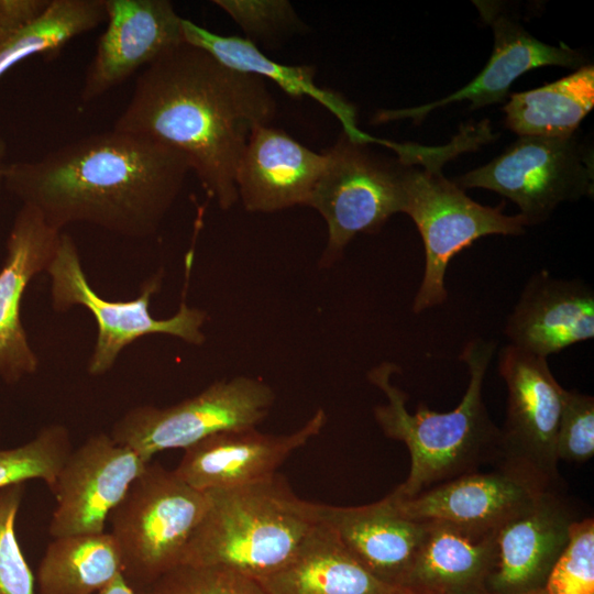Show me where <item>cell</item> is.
I'll use <instances>...</instances> for the list:
<instances>
[{"mask_svg": "<svg viewBox=\"0 0 594 594\" xmlns=\"http://www.w3.org/2000/svg\"><path fill=\"white\" fill-rule=\"evenodd\" d=\"M275 113L263 78L184 42L138 77L113 129L184 154L207 196L228 210L239 201L237 169L250 136Z\"/></svg>", "mask_w": 594, "mask_h": 594, "instance_id": "6da1fadb", "label": "cell"}, {"mask_svg": "<svg viewBox=\"0 0 594 594\" xmlns=\"http://www.w3.org/2000/svg\"><path fill=\"white\" fill-rule=\"evenodd\" d=\"M189 170L180 152L112 129L7 164L3 185L59 231L84 222L142 239L158 230Z\"/></svg>", "mask_w": 594, "mask_h": 594, "instance_id": "7a4b0ae2", "label": "cell"}, {"mask_svg": "<svg viewBox=\"0 0 594 594\" xmlns=\"http://www.w3.org/2000/svg\"><path fill=\"white\" fill-rule=\"evenodd\" d=\"M496 345V341L481 338L465 344L459 360L468 366L469 385L460 404L447 413L430 410L424 402L414 414L409 413L408 395L392 383L398 366L384 362L370 370L369 381L387 399L374 408L375 420L387 438L404 442L410 454L409 474L389 496L410 498L477 472L482 465L499 463L501 430L491 419L482 396Z\"/></svg>", "mask_w": 594, "mask_h": 594, "instance_id": "3957f363", "label": "cell"}, {"mask_svg": "<svg viewBox=\"0 0 594 594\" xmlns=\"http://www.w3.org/2000/svg\"><path fill=\"white\" fill-rule=\"evenodd\" d=\"M208 494L180 564L220 566L258 581L285 565L320 521L321 504L299 498L278 474Z\"/></svg>", "mask_w": 594, "mask_h": 594, "instance_id": "277c9868", "label": "cell"}, {"mask_svg": "<svg viewBox=\"0 0 594 594\" xmlns=\"http://www.w3.org/2000/svg\"><path fill=\"white\" fill-rule=\"evenodd\" d=\"M209 505L160 463L146 464L109 515L122 575L138 592L182 563L187 543Z\"/></svg>", "mask_w": 594, "mask_h": 594, "instance_id": "5b68a950", "label": "cell"}, {"mask_svg": "<svg viewBox=\"0 0 594 594\" xmlns=\"http://www.w3.org/2000/svg\"><path fill=\"white\" fill-rule=\"evenodd\" d=\"M441 168L440 164H411L406 175L404 213L416 224L425 250L424 275L413 301L415 314L447 300L446 273L457 254L480 238L521 235L528 227L519 213H504L505 201L491 207L471 199Z\"/></svg>", "mask_w": 594, "mask_h": 594, "instance_id": "8992f818", "label": "cell"}, {"mask_svg": "<svg viewBox=\"0 0 594 594\" xmlns=\"http://www.w3.org/2000/svg\"><path fill=\"white\" fill-rule=\"evenodd\" d=\"M51 277L52 307L65 312L81 306L94 316L98 333L88 362V373L100 376L109 372L121 352L148 334H166L193 345L206 341L202 328L208 314L189 307L185 297L178 311L166 319H156L150 311L152 297L163 283V271L144 282L140 295L131 300L112 301L102 298L88 282L79 252L70 235L62 233L56 253L46 271Z\"/></svg>", "mask_w": 594, "mask_h": 594, "instance_id": "52a82bcc", "label": "cell"}, {"mask_svg": "<svg viewBox=\"0 0 594 594\" xmlns=\"http://www.w3.org/2000/svg\"><path fill=\"white\" fill-rule=\"evenodd\" d=\"M366 145L343 132L324 153L326 167L307 204L328 227L319 261L322 267L339 261L358 234L375 233L393 215L404 212L406 175L411 164L382 158Z\"/></svg>", "mask_w": 594, "mask_h": 594, "instance_id": "ba28073f", "label": "cell"}, {"mask_svg": "<svg viewBox=\"0 0 594 594\" xmlns=\"http://www.w3.org/2000/svg\"><path fill=\"white\" fill-rule=\"evenodd\" d=\"M515 202L527 226L546 221L562 202L594 195L592 146L569 138L519 136L503 153L455 180Z\"/></svg>", "mask_w": 594, "mask_h": 594, "instance_id": "9c48e42d", "label": "cell"}, {"mask_svg": "<svg viewBox=\"0 0 594 594\" xmlns=\"http://www.w3.org/2000/svg\"><path fill=\"white\" fill-rule=\"evenodd\" d=\"M274 402L275 393L265 382L235 376L168 407L135 406L114 422L110 436L150 462L164 450H185L218 432L256 427Z\"/></svg>", "mask_w": 594, "mask_h": 594, "instance_id": "30bf717a", "label": "cell"}, {"mask_svg": "<svg viewBox=\"0 0 594 594\" xmlns=\"http://www.w3.org/2000/svg\"><path fill=\"white\" fill-rule=\"evenodd\" d=\"M498 372L507 388L501 430V460L541 491L563 490L556 453L564 388L548 361L510 344L498 353Z\"/></svg>", "mask_w": 594, "mask_h": 594, "instance_id": "8fae6325", "label": "cell"}, {"mask_svg": "<svg viewBox=\"0 0 594 594\" xmlns=\"http://www.w3.org/2000/svg\"><path fill=\"white\" fill-rule=\"evenodd\" d=\"M473 3L494 35L493 52L482 72L469 84L442 99L413 108L380 110L372 122L385 123L406 119L421 122L431 111L463 100L470 101V110H477L505 101L515 80L531 69L559 66L575 70L590 64L581 51L563 42L554 46L531 35L517 16L499 2L476 0Z\"/></svg>", "mask_w": 594, "mask_h": 594, "instance_id": "7c38bea8", "label": "cell"}, {"mask_svg": "<svg viewBox=\"0 0 594 594\" xmlns=\"http://www.w3.org/2000/svg\"><path fill=\"white\" fill-rule=\"evenodd\" d=\"M147 463L108 433L90 436L70 452L50 488L56 501L51 536L103 532L110 513Z\"/></svg>", "mask_w": 594, "mask_h": 594, "instance_id": "4fadbf2b", "label": "cell"}, {"mask_svg": "<svg viewBox=\"0 0 594 594\" xmlns=\"http://www.w3.org/2000/svg\"><path fill=\"white\" fill-rule=\"evenodd\" d=\"M105 8L107 28L86 73L82 102L105 95L185 42L183 18L167 0H105Z\"/></svg>", "mask_w": 594, "mask_h": 594, "instance_id": "5bb4252c", "label": "cell"}, {"mask_svg": "<svg viewBox=\"0 0 594 594\" xmlns=\"http://www.w3.org/2000/svg\"><path fill=\"white\" fill-rule=\"evenodd\" d=\"M327 422L318 409L298 430L264 433L256 427L211 435L186 448L174 470L191 487L208 492L254 484L274 476L297 449L320 433Z\"/></svg>", "mask_w": 594, "mask_h": 594, "instance_id": "9a60e30c", "label": "cell"}, {"mask_svg": "<svg viewBox=\"0 0 594 594\" xmlns=\"http://www.w3.org/2000/svg\"><path fill=\"white\" fill-rule=\"evenodd\" d=\"M61 235L32 207L22 205L14 217L0 268V378L8 384L37 371L21 319L22 300L32 279L47 271Z\"/></svg>", "mask_w": 594, "mask_h": 594, "instance_id": "2e32d148", "label": "cell"}, {"mask_svg": "<svg viewBox=\"0 0 594 594\" xmlns=\"http://www.w3.org/2000/svg\"><path fill=\"white\" fill-rule=\"evenodd\" d=\"M579 519L563 490L547 491L496 534V560L488 592L519 594L543 588Z\"/></svg>", "mask_w": 594, "mask_h": 594, "instance_id": "e0dca14e", "label": "cell"}, {"mask_svg": "<svg viewBox=\"0 0 594 594\" xmlns=\"http://www.w3.org/2000/svg\"><path fill=\"white\" fill-rule=\"evenodd\" d=\"M516 471L494 466L433 486L406 499L386 496L400 516L414 521H443L498 530L542 494Z\"/></svg>", "mask_w": 594, "mask_h": 594, "instance_id": "ac0fdd59", "label": "cell"}, {"mask_svg": "<svg viewBox=\"0 0 594 594\" xmlns=\"http://www.w3.org/2000/svg\"><path fill=\"white\" fill-rule=\"evenodd\" d=\"M504 334L530 354L549 355L594 338V290L581 278L534 273L509 314Z\"/></svg>", "mask_w": 594, "mask_h": 594, "instance_id": "d6986e66", "label": "cell"}, {"mask_svg": "<svg viewBox=\"0 0 594 594\" xmlns=\"http://www.w3.org/2000/svg\"><path fill=\"white\" fill-rule=\"evenodd\" d=\"M327 163L285 132L270 125L250 136L237 169L239 200L251 212L307 205Z\"/></svg>", "mask_w": 594, "mask_h": 594, "instance_id": "ffe728a7", "label": "cell"}, {"mask_svg": "<svg viewBox=\"0 0 594 594\" xmlns=\"http://www.w3.org/2000/svg\"><path fill=\"white\" fill-rule=\"evenodd\" d=\"M322 520L353 558L378 580L404 588L428 521L407 519L386 497L362 506H320ZM405 590V588H404Z\"/></svg>", "mask_w": 594, "mask_h": 594, "instance_id": "44dd1931", "label": "cell"}, {"mask_svg": "<svg viewBox=\"0 0 594 594\" xmlns=\"http://www.w3.org/2000/svg\"><path fill=\"white\" fill-rule=\"evenodd\" d=\"M428 522L404 588L414 594H488L497 530Z\"/></svg>", "mask_w": 594, "mask_h": 594, "instance_id": "7402d4cb", "label": "cell"}, {"mask_svg": "<svg viewBox=\"0 0 594 594\" xmlns=\"http://www.w3.org/2000/svg\"><path fill=\"white\" fill-rule=\"evenodd\" d=\"M271 594H408L362 566L322 520L310 531L294 557L258 580Z\"/></svg>", "mask_w": 594, "mask_h": 594, "instance_id": "603a6c76", "label": "cell"}, {"mask_svg": "<svg viewBox=\"0 0 594 594\" xmlns=\"http://www.w3.org/2000/svg\"><path fill=\"white\" fill-rule=\"evenodd\" d=\"M182 30L186 43L202 48L228 68L271 79L292 97L315 99L339 119L343 132L352 141L386 146L387 140L371 136L358 128L356 111L351 103L339 94L316 85L312 66L276 63L249 38L222 36L186 19L182 21Z\"/></svg>", "mask_w": 594, "mask_h": 594, "instance_id": "cb8c5ba5", "label": "cell"}, {"mask_svg": "<svg viewBox=\"0 0 594 594\" xmlns=\"http://www.w3.org/2000/svg\"><path fill=\"white\" fill-rule=\"evenodd\" d=\"M594 107V66L584 65L553 82L509 94L505 125L519 136L569 138Z\"/></svg>", "mask_w": 594, "mask_h": 594, "instance_id": "d4e9b609", "label": "cell"}, {"mask_svg": "<svg viewBox=\"0 0 594 594\" xmlns=\"http://www.w3.org/2000/svg\"><path fill=\"white\" fill-rule=\"evenodd\" d=\"M122 574L119 548L110 532L54 538L35 575L38 594H96Z\"/></svg>", "mask_w": 594, "mask_h": 594, "instance_id": "484cf974", "label": "cell"}, {"mask_svg": "<svg viewBox=\"0 0 594 594\" xmlns=\"http://www.w3.org/2000/svg\"><path fill=\"white\" fill-rule=\"evenodd\" d=\"M106 20L105 0H50L36 18L0 29V78L25 58L57 55L74 37Z\"/></svg>", "mask_w": 594, "mask_h": 594, "instance_id": "4316f807", "label": "cell"}, {"mask_svg": "<svg viewBox=\"0 0 594 594\" xmlns=\"http://www.w3.org/2000/svg\"><path fill=\"white\" fill-rule=\"evenodd\" d=\"M72 451L69 430L59 424L42 428L22 446L0 449V490L29 480L51 488Z\"/></svg>", "mask_w": 594, "mask_h": 594, "instance_id": "83f0119b", "label": "cell"}, {"mask_svg": "<svg viewBox=\"0 0 594 594\" xmlns=\"http://www.w3.org/2000/svg\"><path fill=\"white\" fill-rule=\"evenodd\" d=\"M140 594H271L260 581L213 565L179 564Z\"/></svg>", "mask_w": 594, "mask_h": 594, "instance_id": "f1b7e54d", "label": "cell"}, {"mask_svg": "<svg viewBox=\"0 0 594 594\" xmlns=\"http://www.w3.org/2000/svg\"><path fill=\"white\" fill-rule=\"evenodd\" d=\"M546 594H594V519H576L569 541L552 566Z\"/></svg>", "mask_w": 594, "mask_h": 594, "instance_id": "f546056e", "label": "cell"}, {"mask_svg": "<svg viewBox=\"0 0 594 594\" xmlns=\"http://www.w3.org/2000/svg\"><path fill=\"white\" fill-rule=\"evenodd\" d=\"M24 492L25 483L0 490V594H36L35 576L15 534Z\"/></svg>", "mask_w": 594, "mask_h": 594, "instance_id": "4dcf8cb0", "label": "cell"}, {"mask_svg": "<svg viewBox=\"0 0 594 594\" xmlns=\"http://www.w3.org/2000/svg\"><path fill=\"white\" fill-rule=\"evenodd\" d=\"M557 459L583 463L594 455V397L564 391L557 443Z\"/></svg>", "mask_w": 594, "mask_h": 594, "instance_id": "1f68e13d", "label": "cell"}, {"mask_svg": "<svg viewBox=\"0 0 594 594\" xmlns=\"http://www.w3.org/2000/svg\"><path fill=\"white\" fill-rule=\"evenodd\" d=\"M213 3L252 38L270 41L295 32L301 24L285 0H216Z\"/></svg>", "mask_w": 594, "mask_h": 594, "instance_id": "d6a6232c", "label": "cell"}, {"mask_svg": "<svg viewBox=\"0 0 594 594\" xmlns=\"http://www.w3.org/2000/svg\"><path fill=\"white\" fill-rule=\"evenodd\" d=\"M96 594H140L135 591L123 578L122 574L117 576L108 586Z\"/></svg>", "mask_w": 594, "mask_h": 594, "instance_id": "836d02e7", "label": "cell"}, {"mask_svg": "<svg viewBox=\"0 0 594 594\" xmlns=\"http://www.w3.org/2000/svg\"><path fill=\"white\" fill-rule=\"evenodd\" d=\"M6 156H7V144L4 140L0 138V188L3 185V173L7 166Z\"/></svg>", "mask_w": 594, "mask_h": 594, "instance_id": "e575fe53", "label": "cell"}, {"mask_svg": "<svg viewBox=\"0 0 594 594\" xmlns=\"http://www.w3.org/2000/svg\"><path fill=\"white\" fill-rule=\"evenodd\" d=\"M408 594H414V593L409 592ZM488 594H496V593H488ZM519 594H546V591H544V588H539V590L525 592V593H519Z\"/></svg>", "mask_w": 594, "mask_h": 594, "instance_id": "d590c367", "label": "cell"}]
</instances>
